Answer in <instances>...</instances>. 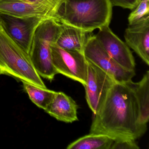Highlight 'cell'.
<instances>
[{"mask_svg": "<svg viewBox=\"0 0 149 149\" xmlns=\"http://www.w3.org/2000/svg\"><path fill=\"white\" fill-rule=\"evenodd\" d=\"M115 83L94 115L90 133L102 134L114 141L136 140L146 132L140 120L139 105L131 82Z\"/></svg>", "mask_w": 149, "mask_h": 149, "instance_id": "cell-1", "label": "cell"}, {"mask_svg": "<svg viewBox=\"0 0 149 149\" xmlns=\"http://www.w3.org/2000/svg\"><path fill=\"white\" fill-rule=\"evenodd\" d=\"M112 13L109 0H63L57 19L63 24L92 33L109 26Z\"/></svg>", "mask_w": 149, "mask_h": 149, "instance_id": "cell-2", "label": "cell"}, {"mask_svg": "<svg viewBox=\"0 0 149 149\" xmlns=\"http://www.w3.org/2000/svg\"><path fill=\"white\" fill-rule=\"evenodd\" d=\"M0 69L8 75L42 88H47L35 69L29 55L0 25Z\"/></svg>", "mask_w": 149, "mask_h": 149, "instance_id": "cell-3", "label": "cell"}, {"mask_svg": "<svg viewBox=\"0 0 149 149\" xmlns=\"http://www.w3.org/2000/svg\"><path fill=\"white\" fill-rule=\"evenodd\" d=\"M61 29V23L55 19L42 22L36 30L29 57L38 74L52 81L58 74L52 62L50 45L55 43Z\"/></svg>", "mask_w": 149, "mask_h": 149, "instance_id": "cell-4", "label": "cell"}, {"mask_svg": "<svg viewBox=\"0 0 149 149\" xmlns=\"http://www.w3.org/2000/svg\"><path fill=\"white\" fill-rule=\"evenodd\" d=\"M63 1V0H40L34 1L0 0V13L16 17H38L59 21L57 19L58 11Z\"/></svg>", "mask_w": 149, "mask_h": 149, "instance_id": "cell-5", "label": "cell"}, {"mask_svg": "<svg viewBox=\"0 0 149 149\" xmlns=\"http://www.w3.org/2000/svg\"><path fill=\"white\" fill-rule=\"evenodd\" d=\"M52 62L56 72L72 80L86 84L87 61L84 53L66 50L55 43L50 45Z\"/></svg>", "mask_w": 149, "mask_h": 149, "instance_id": "cell-6", "label": "cell"}, {"mask_svg": "<svg viewBox=\"0 0 149 149\" xmlns=\"http://www.w3.org/2000/svg\"><path fill=\"white\" fill-rule=\"evenodd\" d=\"M83 53L88 61L106 72L116 82H128L136 75L135 70L124 68L111 58L98 42L95 36L91 35L89 37Z\"/></svg>", "mask_w": 149, "mask_h": 149, "instance_id": "cell-7", "label": "cell"}, {"mask_svg": "<svg viewBox=\"0 0 149 149\" xmlns=\"http://www.w3.org/2000/svg\"><path fill=\"white\" fill-rule=\"evenodd\" d=\"M45 20L38 17H16L0 13V25L29 55L36 30Z\"/></svg>", "mask_w": 149, "mask_h": 149, "instance_id": "cell-8", "label": "cell"}, {"mask_svg": "<svg viewBox=\"0 0 149 149\" xmlns=\"http://www.w3.org/2000/svg\"><path fill=\"white\" fill-rule=\"evenodd\" d=\"M87 60V59H86ZM87 61L85 98L90 109L95 115L102 104L115 80L99 67Z\"/></svg>", "mask_w": 149, "mask_h": 149, "instance_id": "cell-9", "label": "cell"}, {"mask_svg": "<svg viewBox=\"0 0 149 149\" xmlns=\"http://www.w3.org/2000/svg\"><path fill=\"white\" fill-rule=\"evenodd\" d=\"M99 29L95 36L107 54L124 68L135 70V59L126 43L115 35L109 26L103 27Z\"/></svg>", "mask_w": 149, "mask_h": 149, "instance_id": "cell-10", "label": "cell"}, {"mask_svg": "<svg viewBox=\"0 0 149 149\" xmlns=\"http://www.w3.org/2000/svg\"><path fill=\"white\" fill-rule=\"evenodd\" d=\"M124 38L129 47L149 65V17L135 25H129Z\"/></svg>", "mask_w": 149, "mask_h": 149, "instance_id": "cell-11", "label": "cell"}, {"mask_svg": "<svg viewBox=\"0 0 149 149\" xmlns=\"http://www.w3.org/2000/svg\"><path fill=\"white\" fill-rule=\"evenodd\" d=\"M78 108L72 97L63 92H56L54 98L44 111L58 121L72 123L78 121Z\"/></svg>", "mask_w": 149, "mask_h": 149, "instance_id": "cell-12", "label": "cell"}, {"mask_svg": "<svg viewBox=\"0 0 149 149\" xmlns=\"http://www.w3.org/2000/svg\"><path fill=\"white\" fill-rule=\"evenodd\" d=\"M61 29L55 44L66 50L83 53L84 47L91 33L61 23Z\"/></svg>", "mask_w": 149, "mask_h": 149, "instance_id": "cell-13", "label": "cell"}, {"mask_svg": "<svg viewBox=\"0 0 149 149\" xmlns=\"http://www.w3.org/2000/svg\"><path fill=\"white\" fill-rule=\"evenodd\" d=\"M139 105L140 120L147 125L149 120V71L147 70L142 79L138 82H131Z\"/></svg>", "mask_w": 149, "mask_h": 149, "instance_id": "cell-14", "label": "cell"}, {"mask_svg": "<svg viewBox=\"0 0 149 149\" xmlns=\"http://www.w3.org/2000/svg\"><path fill=\"white\" fill-rule=\"evenodd\" d=\"M114 140L107 135L89 133L73 141L67 149H111Z\"/></svg>", "mask_w": 149, "mask_h": 149, "instance_id": "cell-15", "label": "cell"}, {"mask_svg": "<svg viewBox=\"0 0 149 149\" xmlns=\"http://www.w3.org/2000/svg\"><path fill=\"white\" fill-rule=\"evenodd\" d=\"M23 88L29 98L33 103L41 109L45 110L54 98L56 91L42 88L25 81Z\"/></svg>", "mask_w": 149, "mask_h": 149, "instance_id": "cell-16", "label": "cell"}, {"mask_svg": "<svg viewBox=\"0 0 149 149\" xmlns=\"http://www.w3.org/2000/svg\"><path fill=\"white\" fill-rule=\"evenodd\" d=\"M149 17V0H140L128 17L129 25H135Z\"/></svg>", "mask_w": 149, "mask_h": 149, "instance_id": "cell-17", "label": "cell"}, {"mask_svg": "<svg viewBox=\"0 0 149 149\" xmlns=\"http://www.w3.org/2000/svg\"><path fill=\"white\" fill-rule=\"evenodd\" d=\"M140 147L134 139H127L114 141L111 149H139Z\"/></svg>", "mask_w": 149, "mask_h": 149, "instance_id": "cell-18", "label": "cell"}, {"mask_svg": "<svg viewBox=\"0 0 149 149\" xmlns=\"http://www.w3.org/2000/svg\"><path fill=\"white\" fill-rule=\"evenodd\" d=\"M111 6L132 10L139 3L140 0H109Z\"/></svg>", "mask_w": 149, "mask_h": 149, "instance_id": "cell-19", "label": "cell"}, {"mask_svg": "<svg viewBox=\"0 0 149 149\" xmlns=\"http://www.w3.org/2000/svg\"><path fill=\"white\" fill-rule=\"evenodd\" d=\"M1 74H5V72H4L3 70H1L0 69V75Z\"/></svg>", "mask_w": 149, "mask_h": 149, "instance_id": "cell-20", "label": "cell"}, {"mask_svg": "<svg viewBox=\"0 0 149 149\" xmlns=\"http://www.w3.org/2000/svg\"><path fill=\"white\" fill-rule=\"evenodd\" d=\"M26 1H40V0H26Z\"/></svg>", "mask_w": 149, "mask_h": 149, "instance_id": "cell-21", "label": "cell"}]
</instances>
